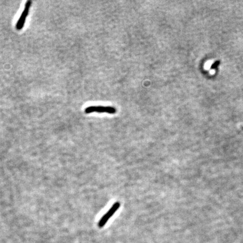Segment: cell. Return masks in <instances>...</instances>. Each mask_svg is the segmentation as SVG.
<instances>
[{
    "mask_svg": "<svg viewBox=\"0 0 243 243\" xmlns=\"http://www.w3.org/2000/svg\"><path fill=\"white\" fill-rule=\"evenodd\" d=\"M242 129H243V127H242Z\"/></svg>",
    "mask_w": 243,
    "mask_h": 243,
    "instance_id": "obj_5",
    "label": "cell"
},
{
    "mask_svg": "<svg viewBox=\"0 0 243 243\" xmlns=\"http://www.w3.org/2000/svg\"><path fill=\"white\" fill-rule=\"evenodd\" d=\"M120 206H121V203L119 201H116L112 206V207L110 208V209L108 211V212L106 213H105L102 217V218L100 219V220L99 221V222L98 223V226L99 228L103 227L105 225V224L107 223L108 220L111 217V216L119 209V208L120 207Z\"/></svg>",
    "mask_w": 243,
    "mask_h": 243,
    "instance_id": "obj_2",
    "label": "cell"
},
{
    "mask_svg": "<svg viewBox=\"0 0 243 243\" xmlns=\"http://www.w3.org/2000/svg\"><path fill=\"white\" fill-rule=\"evenodd\" d=\"M86 114H90L93 112L97 113H106L108 114H115L116 109L114 107L112 106H88L85 109Z\"/></svg>",
    "mask_w": 243,
    "mask_h": 243,
    "instance_id": "obj_1",
    "label": "cell"
},
{
    "mask_svg": "<svg viewBox=\"0 0 243 243\" xmlns=\"http://www.w3.org/2000/svg\"><path fill=\"white\" fill-rule=\"evenodd\" d=\"M220 64V61H216L214 63H213L212 65L211 66V69H215L217 67H219V65Z\"/></svg>",
    "mask_w": 243,
    "mask_h": 243,
    "instance_id": "obj_4",
    "label": "cell"
},
{
    "mask_svg": "<svg viewBox=\"0 0 243 243\" xmlns=\"http://www.w3.org/2000/svg\"><path fill=\"white\" fill-rule=\"evenodd\" d=\"M31 5H32V1L30 0H28L26 2L24 11L22 13V15L20 17V18L19 19L16 24V29L17 30H21L23 28L24 25L26 18L28 15Z\"/></svg>",
    "mask_w": 243,
    "mask_h": 243,
    "instance_id": "obj_3",
    "label": "cell"
}]
</instances>
